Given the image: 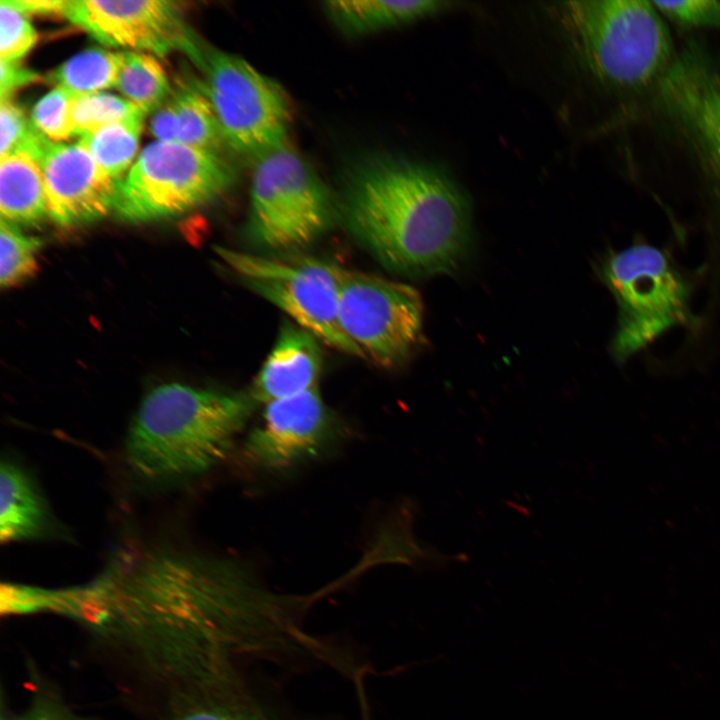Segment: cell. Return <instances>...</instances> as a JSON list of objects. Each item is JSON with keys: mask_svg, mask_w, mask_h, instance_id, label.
I'll return each mask as SVG.
<instances>
[{"mask_svg": "<svg viewBox=\"0 0 720 720\" xmlns=\"http://www.w3.org/2000/svg\"><path fill=\"white\" fill-rule=\"evenodd\" d=\"M97 630L124 632L187 687L237 671L240 659L305 651V597L274 592L250 568L171 546L121 549L86 583ZM144 648V649H145Z\"/></svg>", "mask_w": 720, "mask_h": 720, "instance_id": "6da1fadb", "label": "cell"}, {"mask_svg": "<svg viewBox=\"0 0 720 720\" xmlns=\"http://www.w3.org/2000/svg\"><path fill=\"white\" fill-rule=\"evenodd\" d=\"M342 221L386 267L407 275L454 272L471 247V214L438 169L376 155L353 166L339 204Z\"/></svg>", "mask_w": 720, "mask_h": 720, "instance_id": "7a4b0ae2", "label": "cell"}, {"mask_svg": "<svg viewBox=\"0 0 720 720\" xmlns=\"http://www.w3.org/2000/svg\"><path fill=\"white\" fill-rule=\"evenodd\" d=\"M256 404L250 394L159 385L131 421L126 463L136 477L154 484L207 472L228 456Z\"/></svg>", "mask_w": 720, "mask_h": 720, "instance_id": "3957f363", "label": "cell"}, {"mask_svg": "<svg viewBox=\"0 0 720 720\" xmlns=\"http://www.w3.org/2000/svg\"><path fill=\"white\" fill-rule=\"evenodd\" d=\"M558 11L579 65L616 96H651L675 58L669 30L651 1H568Z\"/></svg>", "mask_w": 720, "mask_h": 720, "instance_id": "277c9868", "label": "cell"}, {"mask_svg": "<svg viewBox=\"0 0 720 720\" xmlns=\"http://www.w3.org/2000/svg\"><path fill=\"white\" fill-rule=\"evenodd\" d=\"M600 275L617 305L611 353L618 363L674 328H697L702 323L692 309L696 279L667 248L635 240L608 253Z\"/></svg>", "mask_w": 720, "mask_h": 720, "instance_id": "5b68a950", "label": "cell"}, {"mask_svg": "<svg viewBox=\"0 0 720 720\" xmlns=\"http://www.w3.org/2000/svg\"><path fill=\"white\" fill-rule=\"evenodd\" d=\"M696 169L708 198V261L720 281V59L698 43L680 51L650 96Z\"/></svg>", "mask_w": 720, "mask_h": 720, "instance_id": "8992f818", "label": "cell"}, {"mask_svg": "<svg viewBox=\"0 0 720 720\" xmlns=\"http://www.w3.org/2000/svg\"><path fill=\"white\" fill-rule=\"evenodd\" d=\"M249 207V238L274 251L311 244L326 232L335 213L327 186L286 146L256 160Z\"/></svg>", "mask_w": 720, "mask_h": 720, "instance_id": "52a82bcc", "label": "cell"}, {"mask_svg": "<svg viewBox=\"0 0 720 720\" xmlns=\"http://www.w3.org/2000/svg\"><path fill=\"white\" fill-rule=\"evenodd\" d=\"M233 181L218 154L157 140L118 181L113 210L128 222L179 216L215 200Z\"/></svg>", "mask_w": 720, "mask_h": 720, "instance_id": "ba28073f", "label": "cell"}, {"mask_svg": "<svg viewBox=\"0 0 720 720\" xmlns=\"http://www.w3.org/2000/svg\"><path fill=\"white\" fill-rule=\"evenodd\" d=\"M194 64L204 75L200 85L225 144L255 160L285 146L290 110L278 83L241 57L223 51L204 47Z\"/></svg>", "mask_w": 720, "mask_h": 720, "instance_id": "9c48e42d", "label": "cell"}, {"mask_svg": "<svg viewBox=\"0 0 720 720\" xmlns=\"http://www.w3.org/2000/svg\"><path fill=\"white\" fill-rule=\"evenodd\" d=\"M226 266L298 326L326 345L362 357L343 333L338 318L339 266L311 257H276L216 247Z\"/></svg>", "mask_w": 720, "mask_h": 720, "instance_id": "30bf717a", "label": "cell"}, {"mask_svg": "<svg viewBox=\"0 0 720 720\" xmlns=\"http://www.w3.org/2000/svg\"><path fill=\"white\" fill-rule=\"evenodd\" d=\"M338 318L363 359L383 368L406 362L423 339V302L412 286L339 266Z\"/></svg>", "mask_w": 720, "mask_h": 720, "instance_id": "8fae6325", "label": "cell"}, {"mask_svg": "<svg viewBox=\"0 0 720 720\" xmlns=\"http://www.w3.org/2000/svg\"><path fill=\"white\" fill-rule=\"evenodd\" d=\"M63 16L103 45L159 56L181 51L192 62L203 48L174 1L69 0Z\"/></svg>", "mask_w": 720, "mask_h": 720, "instance_id": "7c38bea8", "label": "cell"}, {"mask_svg": "<svg viewBox=\"0 0 720 720\" xmlns=\"http://www.w3.org/2000/svg\"><path fill=\"white\" fill-rule=\"evenodd\" d=\"M265 405L260 424L243 446L244 456L256 466L288 468L320 453L333 437L334 420L317 387Z\"/></svg>", "mask_w": 720, "mask_h": 720, "instance_id": "4fadbf2b", "label": "cell"}, {"mask_svg": "<svg viewBox=\"0 0 720 720\" xmlns=\"http://www.w3.org/2000/svg\"><path fill=\"white\" fill-rule=\"evenodd\" d=\"M38 163L48 214L57 224H87L113 210L119 179L109 176L82 144L50 141Z\"/></svg>", "mask_w": 720, "mask_h": 720, "instance_id": "5bb4252c", "label": "cell"}, {"mask_svg": "<svg viewBox=\"0 0 720 720\" xmlns=\"http://www.w3.org/2000/svg\"><path fill=\"white\" fill-rule=\"evenodd\" d=\"M319 341L297 324L282 326L254 379L249 393L252 399L267 404L317 387L322 365Z\"/></svg>", "mask_w": 720, "mask_h": 720, "instance_id": "9a60e30c", "label": "cell"}, {"mask_svg": "<svg viewBox=\"0 0 720 720\" xmlns=\"http://www.w3.org/2000/svg\"><path fill=\"white\" fill-rule=\"evenodd\" d=\"M169 720H289L258 697L240 675L184 693Z\"/></svg>", "mask_w": 720, "mask_h": 720, "instance_id": "2e32d148", "label": "cell"}, {"mask_svg": "<svg viewBox=\"0 0 720 720\" xmlns=\"http://www.w3.org/2000/svg\"><path fill=\"white\" fill-rule=\"evenodd\" d=\"M0 539L2 543L41 538L52 518L39 489L24 469L11 460L0 466Z\"/></svg>", "mask_w": 720, "mask_h": 720, "instance_id": "e0dca14e", "label": "cell"}, {"mask_svg": "<svg viewBox=\"0 0 720 720\" xmlns=\"http://www.w3.org/2000/svg\"><path fill=\"white\" fill-rule=\"evenodd\" d=\"M0 160L1 219L14 225L40 222L48 208L39 163L26 153Z\"/></svg>", "mask_w": 720, "mask_h": 720, "instance_id": "ac0fdd59", "label": "cell"}, {"mask_svg": "<svg viewBox=\"0 0 720 720\" xmlns=\"http://www.w3.org/2000/svg\"><path fill=\"white\" fill-rule=\"evenodd\" d=\"M447 2L413 1H327L323 8L343 32L362 35L407 24L446 8Z\"/></svg>", "mask_w": 720, "mask_h": 720, "instance_id": "d6986e66", "label": "cell"}, {"mask_svg": "<svg viewBox=\"0 0 720 720\" xmlns=\"http://www.w3.org/2000/svg\"><path fill=\"white\" fill-rule=\"evenodd\" d=\"M170 99L178 121V143L217 154L225 142L215 112L200 83L180 87Z\"/></svg>", "mask_w": 720, "mask_h": 720, "instance_id": "ffe728a7", "label": "cell"}, {"mask_svg": "<svg viewBox=\"0 0 720 720\" xmlns=\"http://www.w3.org/2000/svg\"><path fill=\"white\" fill-rule=\"evenodd\" d=\"M124 52L93 48L70 58L51 73L50 80L74 95L116 86Z\"/></svg>", "mask_w": 720, "mask_h": 720, "instance_id": "44dd1931", "label": "cell"}, {"mask_svg": "<svg viewBox=\"0 0 720 720\" xmlns=\"http://www.w3.org/2000/svg\"><path fill=\"white\" fill-rule=\"evenodd\" d=\"M116 87L144 113L157 110L171 96L167 75L147 53L124 52Z\"/></svg>", "mask_w": 720, "mask_h": 720, "instance_id": "7402d4cb", "label": "cell"}, {"mask_svg": "<svg viewBox=\"0 0 720 720\" xmlns=\"http://www.w3.org/2000/svg\"><path fill=\"white\" fill-rule=\"evenodd\" d=\"M144 116L141 113L103 126L81 136L79 143L109 176L117 179L135 156Z\"/></svg>", "mask_w": 720, "mask_h": 720, "instance_id": "603a6c76", "label": "cell"}, {"mask_svg": "<svg viewBox=\"0 0 720 720\" xmlns=\"http://www.w3.org/2000/svg\"><path fill=\"white\" fill-rule=\"evenodd\" d=\"M43 246L39 237L21 232L17 225L1 219L0 283L12 288L32 277L38 269V255Z\"/></svg>", "mask_w": 720, "mask_h": 720, "instance_id": "cb8c5ba5", "label": "cell"}, {"mask_svg": "<svg viewBox=\"0 0 720 720\" xmlns=\"http://www.w3.org/2000/svg\"><path fill=\"white\" fill-rule=\"evenodd\" d=\"M141 113L144 112L132 102L115 95L102 92L76 95L71 107L73 135L83 136Z\"/></svg>", "mask_w": 720, "mask_h": 720, "instance_id": "d4e9b609", "label": "cell"}, {"mask_svg": "<svg viewBox=\"0 0 720 720\" xmlns=\"http://www.w3.org/2000/svg\"><path fill=\"white\" fill-rule=\"evenodd\" d=\"M29 121L20 106L11 99L0 102V159L15 153H26L37 162L50 143Z\"/></svg>", "mask_w": 720, "mask_h": 720, "instance_id": "484cf974", "label": "cell"}, {"mask_svg": "<svg viewBox=\"0 0 720 720\" xmlns=\"http://www.w3.org/2000/svg\"><path fill=\"white\" fill-rule=\"evenodd\" d=\"M75 96L56 86L35 104L31 119L33 125L50 140H64L74 136L71 107Z\"/></svg>", "mask_w": 720, "mask_h": 720, "instance_id": "4316f807", "label": "cell"}, {"mask_svg": "<svg viewBox=\"0 0 720 720\" xmlns=\"http://www.w3.org/2000/svg\"><path fill=\"white\" fill-rule=\"evenodd\" d=\"M38 35L27 14L0 2V60L16 62L37 42Z\"/></svg>", "mask_w": 720, "mask_h": 720, "instance_id": "83f0119b", "label": "cell"}, {"mask_svg": "<svg viewBox=\"0 0 720 720\" xmlns=\"http://www.w3.org/2000/svg\"><path fill=\"white\" fill-rule=\"evenodd\" d=\"M658 12L683 29L720 30V1H651Z\"/></svg>", "mask_w": 720, "mask_h": 720, "instance_id": "f1b7e54d", "label": "cell"}, {"mask_svg": "<svg viewBox=\"0 0 720 720\" xmlns=\"http://www.w3.org/2000/svg\"><path fill=\"white\" fill-rule=\"evenodd\" d=\"M2 720H84L55 696L38 694L22 712L10 714Z\"/></svg>", "mask_w": 720, "mask_h": 720, "instance_id": "f546056e", "label": "cell"}, {"mask_svg": "<svg viewBox=\"0 0 720 720\" xmlns=\"http://www.w3.org/2000/svg\"><path fill=\"white\" fill-rule=\"evenodd\" d=\"M40 78L35 71L22 66L19 61L0 60V98L10 99L11 95L23 86Z\"/></svg>", "mask_w": 720, "mask_h": 720, "instance_id": "4dcf8cb0", "label": "cell"}, {"mask_svg": "<svg viewBox=\"0 0 720 720\" xmlns=\"http://www.w3.org/2000/svg\"><path fill=\"white\" fill-rule=\"evenodd\" d=\"M150 130L158 141L178 143V121L170 97L155 110L150 121Z\"/></svg>", "mask_w": 720, "mask_h": 720, "instance_id": "1f68e13d", "label": "cell"}, {"mask_svg": "<svg viewBox=\"0 0 720 720\" xmlns=\"http://www.w3.org/2000/svg\"><path fill=\"white\" fill-rule=\"evenodd\" d=\"M19 11L27 14L62 15L66 1L63 0H6Z\"/></svg>", "mask_w": 720, "mask_h": 720, "instance_id": "d6a6232c", "label": "cell"}]
</instances>
